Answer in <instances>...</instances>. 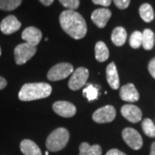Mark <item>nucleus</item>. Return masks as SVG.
Listing matches in <instances>:
<instances>
[{
    "label": "nucleus",
    "mask_w": 155,
    "mask_h": 155,
    "mask_svg": "<svg viewBox=\"0 0 155 155\" xmlns=\"http://www.w3.org/2000/svg\"><path fill=\"white\" fill-rule=\"evenodd\" d=\"M22 0H0V10L11 11L21 5Z\"/></svg>",
    "instance_id": "5701e85b"
},
{
    "label": "nucleus",
    "mask_w": 155,
    "mask_h": 155,
    "mask_svg": "<svg viewBox=\"0 0 155 155\" xmlns=\"http://www.w3.org/2000/svg\"><path fill=\"white\" fill-rule=\"evenodd\" d=\"M91 1L95 5H98L104 6V7L110 6L112 2V0H91Z\"/></svg>",
    "instance_id": "c85d7f7f"
},
{
    "label": "nucleus",
    "mask_w": 155,
    "mask_h": 155,
    "mask_svg": "<svg viewBox=\"0 0 155 155\" xmlns=\"http://www.w3.org/2000/svg\"><path fill=\"white\" fill-rule=\"evenodd\" d=\"M46 155H48V152H46Z\"/></svg>",
    "instance_id": "f704fd0d"
},
{
    "label": "nucleus",
    "mask_w": 155,
    "mask_h": 155,
    "mask_svg": "<svg viewBox=\"0 0 155 155\" xmlns=\"http://www.w3.org/2000/svg\"><path fill=\"white\" fill-rule=\"evenodd\" d=\"M150 155H155V141L152 143L151 146V152H150Z\"/></svg>",
    "instance_id": "473e14b6"
},
{
    "label": "nucleus",
    "mask_w": 155,
    "mask_h": 155,
    "mask_svg": "<svg viewBox=\"0 0 155 155\" xmlns=\"http://www.w3.org/2000/svg\"><path fill=\"white\" fill-rule=\"evenodd\" d=\"M122 136L125 143L130 148L134 150H140L142 147L143 140L137 130L132 127H126L122 130Z\"/></svg>",
    "instance_id": "423d86ee"
},
{
    "label": "nucleus",
    "mask_w": 155,
    "mask_h": 155,
    "mask_svg": "<svg viewBox=\"0 0 155 155\" xmlns=\"http://www.w3.org/2000/svg\"><path fill=\"white\" fill-rule=\"evenodd\" d=\"M22 24L17 20L15 16H8L6 17L0 23V29L2 33L5 35H11L17 32L21 28Z\"/></svg>",
    "instance_id": "9b49d317"
},
{
    "label": "nucleus",
    "mask_w": 155,
    "mask_h": 155,
    "mask_svg": "<svg viewBox=\"0 0 155 155\" xmlns=\"http://www.w3.org/2000/svg\"><path fill=\"white\" fill-rule=\"evenodd\" d=\"M111 17V11L106 8L95 10L91 14V20L100 28H104Z\"/></svg>",
    "instance_id": "ddd939ff"
},
{
    "label": "nucleus",
    "mask_w": 155,
    "mask_h": 155,
    "mask_svg": "<svg viewBox=\"0 0 155 155\" xmlns=\"http://www.w3.org/2000/svg\"><path fill=\"white\" fill-rule=\"evenodd\" d=\"M122 116L132 123L139 122L142 118V112L137 106L133 104H125L121 109Z\"/></svg>",
    "instance_id": "9d476101"
},
{
    "label": "nucleus",
    "mask_w": 155,
    "mask_h": 155,
    "mask_svg": "<svg viewBox=\"0 0 155 155\" xmlns=\"http://www.w3.org/2000/svg\"><path fill=\"white\" fill-rule=\"evenodd\" d=\"M116 116V111L114 106L106 105L95 111L92 119L97 123H108L114 121Z\"/></svg>",
    "instance_id": "6e6552de"
},
{
    "label": "nucleus",
    "mask_w": 155,
    "mask_h": 155,
    "mask_svg": "<svg viewBox=\"0 0 155 155\" xmlns=\"http://www.w3.org/2000/svg\"><path fill=\"white\" fill-rule=\"evenodd\" d=\"M39 1H40L42 5H44L45 6H49L54 3V0H39Z\"/></svg>",
    "instance_id": "2f4dec72"
},
{
    "label": "nucleus",
    "mask_w": 155,
    "mask_h": 155,
    "mask_svg": "<svg viewBox=\"0 0 155 155\" xmlns=\"http://www.w3.org/2000/svg\"><path fill=\"white\" fill-rule=\"evenodd\" d=\"M83 95L89 101L96 100L98 97V87L95 86L93 84H88L84 89Z\"/></svg>",
    "instance_id": "b1692460"
},
{
    "label": "nucleus",
    "mask_w": 155,
    "mask_h": 155,
    "mask_svg": "<svg viewBox=\"0 0 155 155\" xmlns=\"http://www.w3.org/2000/svg\"><path fill=\"white\" fill-rule=\"evenodd\" d=\"M139 13L141 19L146 22H152L154 18V11L149 4H143L139 9Z\"/></svg>",
    "instance_id": "aec40b11"
},
{
    "label": "nucleus",
    "mask_w": 155,
    "mask_h": 155,
    "mask_svg": "<svg viewBox=\"0 0 155 155\" xmlns=\"http://www.w3.org/2000/svg\"><path fill=\"white\" fill-rule=\"evenodd\" d=\"M6 86H7V81H6V79L5 78L0 76V91L5 88Z\"/></svg>",
    "instance_id": "7c9ffc66"
},
{
    "label": "nucleus",
    "mask_w": 155,
    "mask_h": 155,
    "mask_svg": "<svg viewBox=\"0 0 155 155\" xmlns=\"http://www.w3.org/2000/svg\"><path fill=\"white\" fill-rule=\"evenodd\" d=\"M129 44L131 48L137 49L142 45V33L140 31H134L129 39Z\"/></svg>",
    "instance_id": "393cba45"
},
{
    "label": "nucleus",
    "mask_w": 155,
    "mask_h": 155,
    "mask_svg": "<svg viewBox=\"0 0 155 155\" xmlns=\"http://www.w3.org/2000/svg\"><path fill=\"white\" fill-rule=\"evenodd\" d=\"M60 23L62 29L76 40L84 38L87 33V25L84 17L75 11L67 10L61 12Z\"/></svg>",
    "instance_id": "f257e3e1"
},
{
    "label": "nucleus",
    "mask_w": 155,
    "mask_h": 155,
    "mask_svg": "<svg viewBox=\"0 0 155 155\" xmlns=\"http://www.w3.org/2000/svg\"><path fill=\"white\" fill-rule=\"evenodd\" d=\"M59 1L64 7H66L68 10H71V11H74V10L78 9L80 5L79 0H59Z\"/></svg>",
    "instance_id": "a878e982"
},
{
    "label": "nucleus",
    "mask_w": 155,
    "mask_h": 155,
    "mask_svg": "<svg viewBox=\"0 0 155 155\" xmlns=\"http://www.w3.org/2000/svg\"><path fill=\"white\" fill-rule=\"evenodd\" d=\"M106 155H126V154H125L124 153H122V151L114 148V149H110V151H108V152H107V153H106Z\"/></svg>",
    "instance_id": "c756f323"
},
{
    "label": "nucleus",
    "mask_w": 155,
    "mask_h": 155,
    "mask_svg": "<svg viewBox=\"0 0 155 155\" xmlns=\"http://www.w3.org/2000/svg\"><path fill=\"white\" fill-rule=\"evenodd\" d=\"M42 37L41 31L35 27H28L26 28L22 34V40L26 41V43L36 47L40 43Z\"/></svg>",
    "instance_id": "f8f14e48"
},
{
    "label": "nucleus",
    "mask_w": 155,
    "mask_h": 155,
    "mask_svg": "<svg viewBox=\"0 0 155 155\" xmlns=\"http://www.w3.org/2000/svg\"><path fill=\"white\" fill-rule=\"evenodd\" d=\"M110 56V52L104 41H97L95 46V57L99 62H104Z\"/></svg>",
    "instance_id": "a211bd4d"
},
{
    "label": "nucleus",
    "mask_w": 155,
    "mask_h": 155,
    "mask_svg": "<svg viewBox=\"0 0 155 155\" xmlns=\"http://www.w3.org/2000/svg\"><path fill=\"white\" fill-rule=\"evenodd\" d=\"M52 93V87L47 83H28L22 85L19 91L18 97L21 101H34L49 97Z\"/></svg>",
    "instance_id": "f03ea898"
},
{
    "label": "nucleus",
    "mask_w": 155,
    "mask_h": 155,
    "mask_svg": "<svg viewBox=\"0 0 155 155\" xmlns=\"http://www.w3.org/2000/svg\"><path fill=\"white\" fill-rule=\"evenodd\" d=\"M148 72L151 76L155 79V57L153 58L148 63Z\"/></svg>",
    "instance_id": "cd10ccee"
},
{
    "label": "nucleus",
    "mask_w": 155,
    "mask_h": 155,
    "mask_svg": "<svg viewBox=\"0 0 155 155\" xmlns=\"http://www.w3.org/2000/svg\"><path fill=\"white\" fill-rule=\"evenodd\" d=\"M21 152L24 155H42L41 151L37 145L31 140H23L20 144Z\"/></svg>",
    "instance_id": "dca6fc26"
},
{
    "label": "nucleus",
    "mask_w": 155,
    "mask_h": 155,
    "mask_svg": "<svg viewBox=\"0 0 155 155\" xmlns=\"http://www.w3.org/2000/svg\"><path fill=\"white\" fill-rule=\"evenodd\" d=\"M141 127L147 136L150 138H155V124L151 119H144L141 123Z\"/></svg>",
    "instance_id": "4be33fe9"
},
{
    "label": "nucleus",
    "mask_w": 155,
    "mask_h": 155,
    "mask_svg": "<svg viewBox=\"0 0 155 155\" xmlns=\"http://www.w3.org/2000/svg\"><path fill=\"white\" fill-rule=\"evenodd\" d=\"M70 138V134L67 128L65 127H58L54 130L48 135L46 140V147L48 151L51 152H58L61 151L68 143Z\"/></svg>",
    "instance_id": "7ed1b4c3"
},
{
    "label": "nucleus",
    "mask_w": 155,
    "mask_h": 155,
    "mask_svg": "<svg viewBox=\"0 0 155 155\" xmlns=\"http://www.w3.org/2000/svg\"><path fill=\"white\" fill-rule=\"evenodd\" d=\"M78 155H102V148L97 144L91 146L87 142H83L79 146Z\"/></svg>",
    "instance_id": "6ab92c4d"
},
{
    "label": "nucleus",
    "mask_w": 155,
    "mask_h": 155,
    "mask_svg": "<svg viewBox=\"0 0 155 155\" xmlns=\"http://www.w3.org/2000/svg\"><path fill=\"white\" fill-rule=\"evenodd\" d=\"M154 45V33L149 29L146 28L142 33V47L146 50H151Z\"/></svg>",
    "instance_id": "412c9836"
},
{
    "label": "nucleus",
    "mask_w": 155,
    "mask_h": 155,
    "mask_svg": "<svg viewBox=\"0 0 155 155\" xmlns=\"http://www.w3.org/2000/svg\"><path fill=\"white\" fill-rule=\"evenodd\" d=\"M1 54H2V50H1V47H0V56H1Z\"/></svg>",
    "instance_id": "72a5a7b5"
},
{
    "label": "nucleus",
    "mask_w": 155,
    "mask_h": 155,
    "mask_svg": "<svg viewBox=\"0 0 155 155\" xmlns=\"http://www.w3.org/2000/svg\"><path fill=\"white\" fill-rule=\"evenodd\" d=\"M106 78L107 81L113 90H117L120 86V79L117 72L116 64L114 62H111L106 67Z\"/></svg>",
    "instance_id": "2eb2a0df"
},
{
    "label": "nucleus",
    "mask_w": 155,
    "mask_h": 155,
    "mask_svg": "<svg viewBox=\"0 0 155 155\" xmlns=\"http://www.w3.org/2000/svg\"><path fill=\"white\" fill-rule=\"evenodd\" d=\"M120 97L123 101L128 103H135L140 98V94L133 84L128 83L120 89Z\"/></svg>",
    "instance_id": "4468645a"
},
{
    "label": "nucleus",
    "mask_w": 155,
    "mask_h": 155,
    "mask_svg": "<svg viewBox=\"0 0 155 155\" xmlns=\"http://www.w3.org/2000/svg\"><path fill=\"white\" fill-rule=\"evenodd\" d=\"M115 5L121 10H125L129 6L130 0H114Z\"/></svg>",
    "instance_id": "bb28decb"
},
{
    "label": "nucleus",
    "mask_w": 155,
    "mask_h": 155,
    "mask_svg": "<svg viewBox=\"0 0 155 155\" xmlns=\"http://www.w3.org/2000/svg\"><path fill=\"white\" fill-rule=\"evenodd\" d=\"M36 47H33L26 42L17 45L14 50L15 61L17 65H23L29 61L36 53Z\"/></svg>",
    "instance_id": "20e7f679"
},
{
    "label": "nucleus",
    "mask_w": 155,
    "mask_h": 155,
    "mask_svg": "<svg viewBox=\"0 0 155 155\" xmlns=\"http://www.w3.org/2000/svg\"><path fill=\"white\" fill-rule=\"evenodd\" d=\"M73 72V67L69 63H59L52 67L48 72V79L50 81H58L67 78Z\"/></svg>",
    "instance_id": "39448f33"
},
{
    "label": "nucleus",
    "mask_w": 155,
    "mask_h": 155,
    "mask_svg": "<svg viewBox=\"0 0 155 155\" xmlns=\"http://www.w3.org/2000/svg\"><path fill=\"white\" fill-rule=\"evenodd\" d=\"M89 77V71L84 67H78L74 70L70 78L68 86L72 91H78L85 85Z\"/></svg>",
    "instance_id": "0eeeda50"
},
{
    "label": "nucleus",
    "mask_w": 155,
    "mask_h": 155,
    "mask_svg": "<svg viewBox=\"0 0 155 155\" xmlns=\"http://www.w3.org/2000/svg\"><path fill=\"white\" fill-rule=\"evenodd\" d=\"M53 110L57 115L70 118L76 114V107L72 104V103H69L67 101H58L53 104Z\"/></svg>",
    "instance_id": "1a4fd4ad"
},
{
    "label": "nucleus",
    "mask_w": 155,
    "mask_h": 155,
    "mask_svg": "<svg viewBox=\"0 0 155 155\" xmlns=\"http://www.w3.org/2000/svg\"><path fill=\"white\" fill-rule=\"evenodd\" d=\"M127 40V31L122 27H116L111 34V41L117 47L125 44Z\"/></svg>",
    "instance_id": "f3484780"
}]
</instances>
